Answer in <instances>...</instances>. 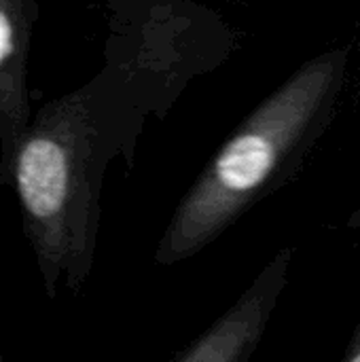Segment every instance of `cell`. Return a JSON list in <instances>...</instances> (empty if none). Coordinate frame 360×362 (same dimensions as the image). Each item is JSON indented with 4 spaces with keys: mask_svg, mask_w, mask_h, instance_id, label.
<instances>
[{
    "mask_svg": "<svg viewBox=\"0 0 360 362\" xmlns=\"http://www.w3.org/2000/svg\"><path fill=\"white\" fill-rule=\"evenodd\" d=\"M291 250H282L255 280V284L238 299V303L212 325L182 354L180 362H242L257 348L265 325L274 312V303L286 284Z\"/></svg>",
    "mask_w": 360,
    "mask_h": 362,
    "instance_id": "obj_2",
    "label": "cell"
},
{
    "mask_svg": "<svg viewBox=\"0 0 360 362\" xmlns=\"http://www.w3.org/2000/svg\"><path fill=\"white\" fill-rule=\"evenodd\" d=\"M70 180L66 148L53 138L32 140L17 165V185L25 208L36 218H53L62 212Z\"/></svg>",
    "mask_w": 360,
    "mask_h": 362,
    "instance_id": "obj_3",
    "label": "cell"
},
{
    "mask_svg": "<svg viewBox=\"0 0 360 362\" xmlns=\"http://www.w3.org/2000/svg\"><path fill=\"white\" fill-rule=\"evenodd\" d=\"M346 51L306 62L238 127L189 189L168 225L157 261L178 263L206 248L248 206L291 176L327 127L342 89Z\"/></svg>",
    "mask_w": 360,
    "mask_h": 362,
    "instance_id": "obj_1",
    "label": "cell"
},
{
    "mask_svg": "<svg viewBox=\"0 0 360 362\" xmlns=\"http://www.w3.org/2000/svg\"><path fill=\"white\" fill-rule=\"evenodd\" d=\"M346 361L360 362V327L356 329V333H354V337L350 341V348L346 352Z\"/></svg>",
    "mask_w": 360,
    "mask_h": 362,
    "instance_id": "obj_5",
    "label": "cell"
},
{
    "mask_svg": "<svg viewBox=\"0 0 360 362\" xmlns=\"http://www.w3.org/2000/svg\"><path fill=\"white\" fill-rule=\"evenodd\" d=\"M13 49V28L8 17L0 11V62L11 53Z\"/></svg>",
    "mask_w": 360,
    "mask_h": 362,
    "instance_id": "obj_4",
    "label": "cell"
}]
</instances>
